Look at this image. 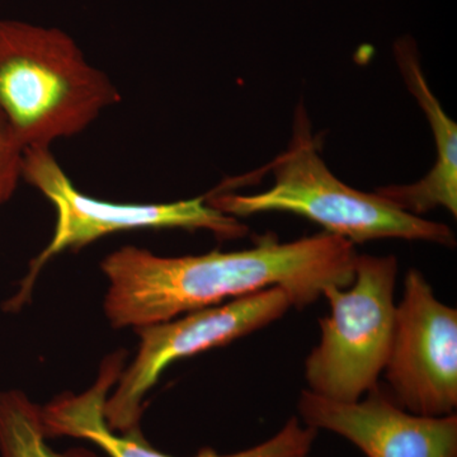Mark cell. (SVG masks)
Here are the masks:
<instances>
[{
    "label": "cell",
    "instance_id": "obj_6",
    "mask_svg": "<svg viewBox=\"0 0 457 457\" xmlns=\"http://www.w3.org/2000/svg\"><path fill=\"white\" fill-rule=\"evenodd\" d=\"M294 303L282 287H270L170 320L137 328L140 347L122 370L104 405L107 425L117 432L139 428L143 400L171 363L224 347L284 317Z\"/></svg>",
    "mask_w": 457,
    "mask_h": 457
},
{
    "label": "cell",
    "instance_id": "obj_11",
    "mask_svg": "<svg viewBox=\"0 0 457 457\" xmlns=\"http://www.w3.org/2000/svg\"><path fill=\"white\" fill-rule=\"evenodd\" d=\"M42 425L41 407L21 390L0 393V457H99L88 450H51Z\"/></svg>",
    "mask_w": 457,
    "mask_h": 457
},
{
    "label": "cell",
    "instance_id": "obj_9",
    "mask_svg": "<svg viewBox=\"0 0 457 457\" xmlns=\"http://www.w3.org/2000/svg\"><path fill=\"white\" fill-rule=\"evenodd\" d=\"M125 352L104 360L95 385L82 394H64L41 408L42 425L47 438L73 437L92 442L108 457H173L150 446L139 428L129 432L113 431L104 416L108 394L125 369ZM317 429L291 418L276 433L257 446L239 453H216L206 447L195 457H311Z\"/></svg>",
    "mask_w": 457,
    "mask_h": 457
},
{
    "label": "cell",
    "instance_id": "obj_12",
    "mask_svg": "<svg viewBox=\"0 0 457 457\" xmlns=\"http://www.w3.org/2000/svg\"><path fill=\"white\" fill-rule=\"evenodd\" d=\"M25 147L0 114V206L13 197L22 180Z\"/></svg>",
    "mask_w": 457,
    "mask_h": 457
},
{
    "label": "cell",
    "instance_id": "obj_10",
    "mask_svg": "<svg viewBox=\"0 0 457 457\" xmlns=\"http://www.w3.org/2000/svg\"><path fill=\"white\" fill-rule=\"evenodd\" d=\"M409 92L425 112L435 137L436 163L425 179L413 185H393L378 188V194L411 215L420 216L437 207L457 216V125L445 112L433 95L422 71L416 44L411 38H400L394 46Z\"/></svg>",
    "mask_w": 457,
    "mask_h": 457
},
{
    "label": "cell",
    "instance_id": "obj_5",
    "mask_svg": "<svg viewBox=\"0 0 457 457\" xmlns=\"http://www.w3.org/2000/svg\"><path fill=\"white\" fill-rule=\"evenodd\" d=\"M22 180L53 204L56 225L49 245L32 261L20 291L5 303L8 312L20 311L25 305L47 262L101 237L140 228L209 230L219 239H237L248 233L245 225L216 210L206 196L170 204H119L87 196L75 187L50 149L25 150Z\"/></svg>",
    "mask_w": 457,
    "mask_h": 457
},
{
    "label": "cell",
    "instance_id": "obj_7",
    "mask_svg": "<svg viewBox=\"0 0 457 457\" xmlns=\"http://www.w3.org/2000/svg\"><path fill=\"white\" fill-rule=\"evenodd\" d=\"M385 380L396 404L418 416L457 407V312L441 303L418 270H409L396 305Z\"/></svg>",
    "mask_w": 457,
    "mask_h": 457
},
{
    "label": "cell",
    "instance_id": "obj_4",
    "mask_svg": "<svg viewBox=\"0 0 457 457\" xmlns=\"http://www.w3.org/2000/svg\"><path fill=\"white\" fill-rule=\"evenodd\" d=\"M398 262L394 255H357L348 287L324 290L329 314L319 319L320 339L305 362L309 392L357 402L378 385L395 326Z\"/></svg>",
    "mask_w": 457,
    "mask_h": 457
},
{
    "label": "cell",
    "instance_id": "obj_1",
    "mask_svg": "<svg viewBox=\"0 0 457 457\" xmlns=\"http://www.w3.org/2000/svg\"><path fill=\"white\" fill-rule=\"evenodd\" d=\"M357 255L354 245L327 231L287 243L267 234L245 251L185 257L123 246L102 262L110 282L104 312L112 327L137 329L270 287L305 308L326 288L353 282Z\"/></svg>",
    "mask_w": 457,
    "mask_h": 457
},
{
    "label": "cell",
    "instance_id": "obj_8",
    "mask_svg": "<svg viewBox=\"0 0 457 457\" xmlns=\"http://www.w3.org/2000/svg\"><path fill=\"white\" fill-rule=\"evenodd\" d=\"M297 411L303 425L341 436L366 457H457L455 413H411L380 385L352 403L303 390Z\"/></svg>",
    "mask_w": 457,
    "mask_h": 457
},
{
    "label": "cell",
    "instance_id": "obj_3",
    "mask_svg": "<svg viewBox=\"0 0 457 457\" xmlns=\"http://www.w3.org/2000/svg\"><path fill=\"white\" fill-rule=\"evenodd\" d=\"M263 170L275 177L267 191L257 195L212 192L204 195L207 203L234 218L263 212L295 213L352 245L384 237L456 245L455 236L446 225L411 215L378 192L357 191L337 179L319 154L303 104L295 110L293 137L287 149Z\"/></svg>",
    "mask_w": 457,
    "mask_h": 457
},
{
    "label": "cell",
    "instance_id": "obj_2",
    "mask_svg": "<svg viewBox=\"0 0 457 457\" xmlns=\"http://www.w3.org/2000/svg\"><path fill=\"white\" fill-rule=\"evenodd\" d=\"M120 99L66 33L0 21V114L25 150L80 134Z\"/></svg>",
    "mask_w": 457,
    "mask_h": 457
}]
</instances>
